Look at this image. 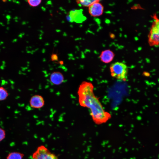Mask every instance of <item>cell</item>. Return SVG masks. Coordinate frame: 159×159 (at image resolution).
Returning a JSON list of instances; mask_svg holds the SVG:
<instances>
[{"instance_id":"28","label":"cell","mask_w":159,"mask_h":159,"mask_svg":"<svg viewBox=\"0 0 159 159\" xmlns=\"http://www.w3.org/2000/svg\"><path fill=\"white\" fill-rule=\"evenodd\" d=\"M158 158H159V155H158Z\"/></svg>"},{"instance_id":"23","label":"cell","mask_w":159,"mask_h":159,"mask_svg":"<svg viewBox=\"0 0 159 159\" xmlns=\"http://www.w3.org/2000/svg\"><path fill=\"white\" fill-rule=\"evenodd\" d=\"M3 1V2H5L6 1H6V0H3V1Z\"/></svg>"},{"instance_id":"25","label":"cell","mask_w":159,"mask_h":159,"mask_svg":"<svg viewBox=\"0 0 159 159\" xmlns=\"http://www.w3.org/2000/svg\"><path fill=\"white\" fill-rule=\"evenodd\" d=\"M9 24V22H8L7 23V24Z\"/></svg>"},{"instance_id":"5","label":"cell","mask_w":159,"mask_h":159,"mask_svg":"<svg viewBox=\"0 0 159 159\" xmlns=\"http://www.w3.org/2000/svg\"><path fill=\"white\" fill-rule=\"evenodd\" d=\"M99 1L94 3L89 7V12L91 16L97 17L103 14L104 6Z\"/></svg>"},{"instance_id":"19","label":"cell","mask_w":159,"mask_h":159,"mask_svg":"<svg viewBox=\"0 0 159 159\" xmlns=\"http://www.w3.org/2000/svg\"><path fill=\"white\" fill-rule=\"evenodd\" d=\"M18 17L17 16H16L14 18V19H15V20H17L18 19Z\"/></svg>"},{"instance_id":"17","label":"cell","mask_w":159,"mask_h":159,"mask_svg":"<svg viewBox=\"0 0 159 159\" xmlns=\"http://www.w3.org/2000/svg\"><path fill=\"white\" fill-rule=\"evenodd\" d=\"M6 18L8 19L9 20L11 18V16L10 15H7L6 16Z\"/></svg>"},{"instance_id":"22","label":"cell","mask_w":159,"mask_h":159,"mask_svg":"<svg viewBox=\"0 0 159 159\" xmlns=\"http://www.w3.org/2000/svg\"><path fill=\"white\" fill-rule=\"evenodd\" d=\"M9 27H7L6 28V29L7 30H9Z\"/></svg>"},{"instance_id":"27","label":"cell","mask_w":159,"mask_h":159,"mask_svg":"<svg viewBox=\"0 0 159 159\" xmlns=\"http://www.w3.org/2000/svg\"><path fill=\"white\" fill-rule=\"evenodd\" d=\"M5 48V47H3V49H4Z\"/></svg>"},{"instance_id":"13","label":"cell","mask_w":159,"mask_h":159,"mask_svg":"<svg viewBox=\"0 0 159 159\" xmlns=\"http://www.w3.org/2000/svg\"><path fill=\"white\" fill-rule=\"evenodd\" d=\"M29 4L32 7H36L39 5L42 2L41 0H30L27 1Z\"/></svg>"},{"instance_id":"18","label":"cell","mask_w":159,"mask_h":159,"mask_svg":"<svg viewBox=\"0 0 159 159\" xmlns=\"http://www.w3.org/2000/svg\"><path fill=\"white\" fill-rule=\"evenodd\" d=\"M17 41V39H15L12 41V42L13 43H14V42H16Z\"/></svg>"},{"instance_id":"11","label":"cell","mask_w":159,"mask_h":159,"mask_svg":"<svg viewBox=\"0 0 159 159\" xmlns=\"http://www.w3.org/2000/svg\"><path fill=\"white\" fill-rule=\"evenodd\" d=\"M24 155L18 152H13L9 153L7 157V159H22Z\"/></svg>"},{"instance_id":"4","label":"cell","mask_w":159,"mask_h":159,"mask_svg":"<svg viewBox=\"0 0 159 159\" xmlns=\"http://www.w3.org/2000/svg\"><path fill=\"white\" fill-rule=\"evenodd\" d=\"M148 42L151 46H159V32L153 22L152 23L148 35Z\"/></svg>"},{"instance_id":"2","label":"cell","mask_w":159,"mask_h":159,"mask_svg":"<svg viewBox=\"0 0 159 159\" xmlns=\"http://www.w3.org/2000/svg\"><path fill=\"white\" fill-rule=\"evenodd\" d=\"M111 76L118 80H125L128 72L127 65L122 62H116L111 64L110 67Z\"/></svg>"},{"instance_id":"15","label":"cell","mask_w":159,"mask_h":159,"mask_svg":"<svg viewBox=\"0 0 159 159\" xmlns=\"http://www.w3.org/2000/svg\"><path fill=\"white\" fill-rule=\"evenodd\" d=\"M5 131L4 129L0 128V142L5 138Z\"/></svg>"},{"instance_id":"12","label":"cell","mask_w":159,"mask_h":159,"mask_svg":"<svg viewBox=\"0 0 159 159\" xmlns=\"http://www.w3.org/2000/svg\"><path fill=\"white\" fill-rule=\"evenodd\" d=\"M9 96L7 90L3 87H0V101L6 100Z\"/></svg>"},{"instance_id":"8","label":"cell","mask_w":159,"mask_h":159,"mask_svg":"<svg viewBox=\"0 0 159 159\" xmlns=\"http://www.w3.org/2000/svg\"><path fill=\"white\" fill-rule=\"evenodd\" d=\"M115 54L113 51L109 49L102 51L99 56L101 61L105 63H108L113 59Z\"/></svg>"},{"instance_id":"24","label":"cell","mask_w":159,"mask_h":159,"mask_svg":"<svg viewBox=\"0 0 159 159\" xmlns=\"http://www.w3.org/2000/svg\"><path fill=\"white\" fill-rule=\"evenodd\" d=\"M15 21L16 22H18V20H15Z\"/></svg>"},{"instance_id":"9","label":"cell","mask_w":159,"mask_h":159,"mask_svg":"<svg viewBox=\"0 0 159 159\" xmlns=\"http://www.w3.org/2000/svg\"><path fill=\"white\" fill-rule=\"evenodd\" d=\"M51 82L54 85H59L64 80L63 75L59 72H54L52 73L50 77Z\"/></svg>"},{"instance_id":"16","label":"cell","mask_w":159,"mask_h":159,"mask_svg":"<svg viewBox=\"0 0 159 159\" xmlns=\"http://www.w3.org/2000/svg\"><path fill=\"white\" fill-rule=\"evenodd\" d=\"M51 59L52 61H55L58 60V57L57 54H52L51 56Z\"/></svg>"},{"instance_id":"29","label":"cell","mask_w":159,"mask_h":159,"mask_svg":"<svg viewBox=\"0 0 159 159\" xmlns=\"http://www.w3.org/2000/svg\"></svg>"},{"instance_id":"26","label":"cell","mask_w":159,"mask_h":159,"mask_svg":"<svg viewBox=\"0 0 159 159\" xmlns=\"http://www.w3.org/2000/svg\"><path fill=\"white\" fill-rule=\"evenodd\" d=\"M158 145V143H157L155 145L157 146V145Z\"/></svg>"},{"instance_id":"10","label":"cell","mask_w":159,"mask_h":159,"mask_svg":"<svg viewBox=\"0 0 159 159\" xmlns=\"http://www.w3.org/2000/svg\"><path fill=\"white\" fill-rule=\"evenodd\" d=\"M98 0H82L76 1L77 3L80 6L89 7L94 3L98 1Z\"/></svg>"},{"instance_id":"20","label":"cell","mask_w":159,"mask_h":159,"mask_svg":"<svg viewBox=\"0 0 159 159\" xmlns=\"http://www.w3.org/2000/svg\"><path fill=\"white\" fill-rule=\"evenodd\" d=\"M15 3L17 4H19L20 3V2L19 1H16L15 2Z\"/></svg>"},{"instance_id":"30","label":"cell","mask_w":159,"mask_h":159,"mask_svg":"<svg viewBox=\"0 0 159 159\" xmlns=\"http://www.w3.org/2000/svg\"><path fill=\"white\" fill-rule=\"evenodd\" d=\"M158 159H159V158Z\"/></svg>"},{"instance_id":"21","label":"cell","mask_w":159,"mask_h":159,"mask_svg":"<svg viewBox=\"0 0 159 159\" xmlns=\"http://www.w3.org/2000/svg\"><path fill=\"white\" fill-rule=\"evenodd\" d=\"M4 42H0V45H1L2 44H3Z\"/></svg>"},{"instance_id":"6","label":"cell","mask_w":159,"mask_h":159,"mask_svg":"<svg viewBox=\"0 0 159 159\" xmlns=\"http://www.w3.org/2000/svg\"><path fill=\"white\" fill-rule=\"evenodd\" d=\"M82 11V9L71 11L69 15L71 19V22L81 23L84 21L86 19V18L84 15Z\"/></svg>"},{"instance_id":"14","label":"cell","mask_w":159,"mask_h":159,"mask_svg":"<svg viewBox=\"0 0 159 159\" xmlns=\"http://www.w3.org/2000/svg\"><path fill=\"white\" fill-rule=\"evenodd\" d=\"M152 17L153 19V22L156 25L159 32V18L157 17L156 14H153Z\"/></svg>"},{"instance_id":"7","label":"cell","mask_w":159,"mask_h":159,"mask_svg":"<svg viewBox=\"0 0 159 159\" xmlns=\"http://www.w3.org/2000/svg\"><path fill=\"white\" fill-rule=\"evenodd\" d=\"M29 103L31 107L34 108H40L43 106L44 101L43 97L39 95H35L31 98Z\"/></svg>"},{"instance_id":"1","label":"cell","mask_w":159,"mask_h":159,"mask_svg":"<svg viewBox=\"0 0 159 159\" xmlns=\"http://www.w3.org/2000/svg\"><path fill=\"white\" fill-rule=\"evenodd\" d=\"M94 86L89 82L84 81L80 85L78 90L80 105L90 109L92 120L97 124L106 122L111 117L109 113L106 112L94 92Z\"/></svg>"},{"instance_id":"3","label":"cell","mask_w":159,"mask_h":159,"mask_svg":"<svg viewBox=\"0 0 159 159\" xmlns=\"http://www.w3.org/2000/svg\"><path fill=\"white\" fill-rule=\"evenodd\" d=\"M33 159H59L46 147L41 145L38 147L32 155Z\"/></svg>"}]
</instances>
